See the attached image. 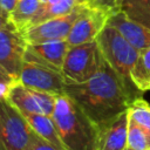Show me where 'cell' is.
I'll list each match as a JSON object with an SVG mask.
<instances>
[{
	"instance_id": "obj_9",
	"label": "cell",
	"mask_w": 150,
	"mask_h": 150,
	"mask_svg": "<svg viewBox=\"0 0 150 150\" xmlns=\"http://www.w3.org/2000/svg\"><path fill=\"white\" fill-rule=\"evenodd\" d=\"M18 81L26 87L54 95L63 94V87L66 83V79L60 70L27 61H25L21 67Z\"/></svg>"
},
{
	"instance_id": "obj_21",
	"label": "cell",
	"mask_w": 150,
	"mask_h": 150,
	"mask_svg": "<svg viewBox=\"0 0 150 150\" xmlns=\"http://www.w3.org/2000/svg\"><path fill=\"white\" fill-rule=\"evenodd\" d=\"M28 150H59V149L52 145L50 143H48L47 141H45L43 138H41L39 135L34 134Z\"/></svg>"
},
{
	"instance_id": "obj_16",
	"label": "cell",
	"mask_w": 150,
	"mask_h": 150,
	"mask_svg": "<svg viewBox=\"0 0 150 150\" xmlns=\"http://www.w3.org/2000/svg\"><path fill=\"white\" fill-rule=\"evenodd\" d=\"M114 9L150 29V0H117Z\"/></svg>"
},
{
	"instance_id": "obj_28",
	"label": "cell",
	"mask_w": 150,
	"mask_h": 150,
	"mask_svg": "<svg viewBox=\"0 0 150 150\" xmlns=\"http://www.w3.org/2000/svg\"><path fill=\"white\" fill-rule=\"evenodd\" d=\"M124 150H132V149H130V148H128V146H127V148H125Z\"/></svg>"
},
{
	"instance_id": "obj_17",
	"label": "cell",
	"mask_w": 150,
	"mask_h": 150,
	"mask_svg": "<svg viewBox=\"0 0 150 150\" xmlns=\"http://www.w3.org/2000/svg\"><path fill=\"white\" fill-rule=\"evenodd\" d=\"M41 4V0H18V4L8 16V20L13 22L19 29H22L38 13Z\"/></svg>"
},
{
	"instance_id": "obj_25",
	"label": "cell",
	"mask_w": 150,
	"mask_h": 150,
	"mask_svg": "<svg viewBox=\"0 0 150 150\" xmlns=\"http://www.w3.org/2000/svg\"><path fill=\"white\" fill-rule=\"evenodd\" d=\"M8 18L7 16H5V15H2L1 13H0V29L2 28V27H5L7 23H8Z\"/></svg>"
},
{
	"instance_id": "obj_3",
	"label": "cell",
	"mask_w": 150,
	"mask_h": 150,
	"mask_svg": "<svg viewBox=\"0 0 150 150\" xmlns=\"http://www.w3.org/2000/svg\"><path fill=\"white\" fill-rule=\"evenodd\" d=\"M96 41L105 62L120 75L136 97H142L143 93L136 87L131 77V71L139 56V50L129 43L116 28L108 23L97 35Z\"/></svg>"
},
{
	"instance_id": "obj_4",
	"label": "cell",
	"mask_w": 150,
	"mask_h": 150,
	"mask_svg": "<svg viewBox=\"0 0 150 150\" xmlns=\"http://www.w3.org/2000/svg\"><path fill=\"white\" fill-rule=\"evenodd\" d=\"M104 62L105 60L96 40L70 46L63 60L61 73L67 82L82 83L93 77Z\"/></svg>"
},
{
	"instance_id": "obj_27",
	"label": "cell",
	"mask_w": 150,
	"mask_h": 150,
	"mask_svg": "<svg viewBox=\"0 0 150 150\" xmlns=\"http://www.w3.org/2000/svg\"><path fill=\"white\" fill-rule=\"evenodd\" d=\"M88 1H89V0H77L79 4H87Z\"/></svg>"
},
{
	"instance_id": "obj_19",
	"label": "cell",
	"mask_w": 150,
	"mask_h": 150,
	"mask_svg": "<svg viewBox=\"0 0 150 150\" xmlns=\"http://www.w3.org/2000/svg\"><path fill=\"white\" fill-rule=\"evenodd\" d=\"M131 77L142 93L148 91V84L150 82V48L139 52V56L131 71Z\"/></svg>"
},
{
	"instance_id": "obj_24",
	"label": "cell",
	"mask_w": 150,
	"mask_h": 150,
	"mask_svg": "<svg viewBox=\"0 0 150 150\" xmlns=\"http://www.w3.org/2000/svg\"><path fill=\"white\" fill-rule=\"evenodd\" d=\"M15 81H18L13 75H11L1 64H0V86L1 84H13Z\"/></svg>"
},
{
	"instance_id": "obj_10",
	"label": "cell",
	"mask_w": 150,
	"mask_h": 150,
	"mask_svg": "<svg viewBox=\"0 0 150 150\" xmlns=\"http://www.w3.org/2000/svg\"><path fill=\"white\" fill-rule=\"evenodd\" d=\"M88 6V5H87ZM112 11V9H111ZM111 11L87 7L70 29L67 42L69 46H77L95 41L101 30L105 27Z\"/></svg>"
},
{
	"instance_id": "obj_22",
	"label": "cell",
	"mask_w": 150,
	"mask_h": 150,
	"mask_svg": "<svg viewBox=\"0 0 150 150\" xmlns=\"http://www.w3.org/2000/svg\"><path fill=\"white\" fill-rule=\"evenodd\" d=\"M117 0H89L87 5L91 8H98L104 11H111L115 8Z\"/></svg>"
},
{
	"instance_id": "obj_15",
	"label": "cell",
	"mask_w": 150,
	"mask_h": 150,
	"mask_svg": "<svg viewBox=\"0 0 150 150\" xmlns=\"http://www.w3.org/2000/svg\"><path fill=\"white\" fill-rule=\"evenodd\" d=\"M76 5H79L77 0H45L42 1L38 13L33 16V19L26 27L40 23L52 18L64 15L69 13Z\"/></svg>"
},
{
	"instance_id": "obj_6",
	"label": "cell",
	"mask_w": 150,
	"mask_h": 150,
	"mask_svg": "<svg viewBox=\"0 0 150 150\" xmlns=\"http://www.w3.org/2000/svg\"><path fill=\"white\" fill-rule=\"evenodd\" d=\"M87 4H79L64 15L48 19L40 23L25 27L20 30L22 32V35L28 45L67 39L74 23L87 9Z\"/></svg>"
},
{
	"instance_id": "obj_26",
	"label": "cell",
	"mask_w": 150,
	"mask_h": 150,
	"mask_svg": "<svg viewBox=\"0 0 150 150\" xmlns=\"http://www.w3.org/2000/svg\"><path fill=\"white\" fill-rule=\"evenodd\" d=\"M0 150H6V148H5V145H4L2 141H1V138H0Z\"/></svg>"
},
{
	"instance_id": "obj_1",
	"label": "cell",
	"mask_w": 150,
	"mask_h": 150,
	"mask_svg": "<svg viewBox=\"0 0 150 150\" xmlns=\"http://www.w3.org/2000/svg\"><path fill=\"white\" fill-rule=\"evenodd\" d=\"M63 94L70 97L97 127L127 111L131 102L138 98L107 62L86 82L66 81Z\"/></svg>"
},
{
	"instance_id": "obj_14",
	"label": "cell",
	"mask_w": 150,
	"mask_h": 150,
	"mask_svg": "<svg viewBox=\"0 0 150 150\" xmlns=\"http://www.w3.org/2000/svg\"><path fill=\"white\" fill-rule=\"evenodd\" d=\"M22 115L26 117L27 122L29 123L30 128L36 135H39L41 138H43L45 141L57 148L59 150H66L59 137L52 116H47L43 114H33V112H22Z\"/></svg>"
},
{
	"instance_id": "obj_8",
	"label": "cell",
	"mask_w": 150,
	"mask_h": 150,
	"mask_svg": "<svg viewBox=\"0 0 150 150\" xmlns=\"http://www.w3.org/2000/svg\"><path fill=\"white\" fill-rule=\"evenodd\" d=\"M6 98L21 112L43 114L47 116L53 115L56 102V95L26 87L19 81L11 86Z\"/></svg>"
},
{
	"instance_id": "obj_11",
	"label": "cell",
	"mask_w": 150,
	"mask_h": 150,
	"mask_svg": "<svg viewBox=\"0 0 150 150\" xmlns=\"http://www.w3.org/2000/svg\"><path fill=\"white\" fill-rule=\"evenodd\" d=\"M69 47L66 39L27 45L23 60L27 62H36L61 71Z\"/></svg>"
},
{
	"instance_id": "obj_29",
	"label": "cell",
	"mask_w": 150,
	"mask_h": 150,
	"mask_svg": "<svg viewBox=\"0 0 150 150\" xmlns=\"http://www.w3.org/2000/svg\"><path fill=\"white\" fill-rule=\"evenodd\" d=\"M148 90H150V82H149V84H148Z\"/></svg>"
},
{
	"instance_id": "obj_30",
	"label": "cell",
	"mask_w": 150,
	"mask_h": 150,
	"mask_svg": "<svg viewBox=\"0 0 150 150\" xmlns=\"http://www.w3.org/2000/svg\"><path fill=\"white\" fill-rule=\"evenodd\" d=\"M41 1H45V0H41Z\"/></svg>"
},
{
	"instance_id": "obj_5",
	"label": "cell",
	"mask_w": 150,
	"mask_h": 150,
	"mask_svg": "<svg viewBox=\"0 0 150 150\" xmlns=\"http://www.w3.org/2000/svg\"><path fill=\"white\" fill-rule=\"evenodd\" d=\"M34 134L22 112L0 97V138L6 150H28Z\"/></svg>"
},
{
	"instance_id": "obj_13",
	"label": "cell",
	"mask_w": 150,
	"mask_h": 150,
	"mask_svg": "<svg viewBox=\"0 0 150 150\" xmlns=\"http://www.w3.org/2000/svg\"><path fill=\"white\" fill-rule=\"evenodd\" d=\"M129 125L128 110L98 127L97 150H124Z\"/></svg>"
},
{
	"instance_id": "obj_12",
	"label": "cell",
	"mask_w": 150,
	"mask_h": 150,
	"mask_svg": "<svg viewBox=\"0 0 150 150\" xmlns=\"http://www.w3.org/2000/svg\"><path fill=\"white\" fill-rule=\"evenodd\" d=\"M107 23L116 28L120 34L137 50L141 52L150 48V29L129 19L123 12L112 9Z\"/></svg>"
},
{
	"instance_id": "obj_18",
	"label": "cell",
	"mask_w": 150,
	"mask_h": 150,
	"mask_svg": "<svg viewBox=\"0 0 150 150\" xmlns=\"http://www.w3.org/2000/svg\"><path fill=\"white\" fill-rule=\"evenodd\" d=\"M129 117L143 130L150 148V104L142 97L131 102L128 109Z\"/></svg>"
},
{
	"instance_id": "obj_23",
	"label": "cell",
	"mask_w": 150,
	"mask_h": 150,
	"mask_svg": "<svg viewBox=\"0 0 150 150\" xmlns=\"http://www.w3.org/2000/svg\"><path fill=\"white\" fill-rule=\"evenodd\" d=\"M16 4L18 0H0V13L8 18Z\"/></svg>"
},
{
	"instance_id": "obj_2",
	"label": "cell",
	"mask_w": 150,
	"mask_h": 150,
	"mask_svg": "<svg viewBox=\"0 0 150 150\" xmlns=\"http://www.w3.org/2000/svg\"><path fill=\"white\" fill-rule=\"evenodd\" d=\"M52 118L66 150H97L98 127L66 94L56 95Z\"/></svg>"
},
{
	"instance_id": "obj_7",
	"label": "cell",
	"mask_w": 150,
	"mask_h": 150,
	"mask_svg": "<svg viewBox=\"0 0 150 150\" xmlns=\"http://www.w3.org/2000/svg\"><path fill=\"white\" fill-rule=\"evenodd\" d=\"M22 32L11 21L0 29V64L16 80L25 62L27 48Z\"/></svg>"
},
{
	"instance_id": "obj_20",
	"label": "cell",
	"mask_w": 150,
	"mask_h": 150,
	"mask_svg": "<svg viewBox=\"0 0 150 150\" xmlns=\"http://www.w3.org/2000/svg\"><path fill=\"white\" fill-rule=\"evenodd\" d=\"M127 146L132 150H150L145 134L130 117L127 135Z\"/></svg>"
}]
</instances>
